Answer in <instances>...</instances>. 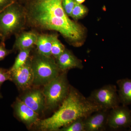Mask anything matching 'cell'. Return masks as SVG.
<instances>
[{
	"label": "cell",
	"mask_w": 131,
	"mask_h": 131,
	"mask_svg": "<svg viewBox=\"0 0 131 131\" xmlns=\"http://www.w3.org/2000/svg\"><path fill=\"white\" fill-rule=\"evenodd\" d=\"M62 0H29L24 4L27 28L38 32L56 31L69 42L79 39L83 27L70 18Z\"/></svg>",
	"instance_id": "1"
},
{
	"label": "cell",
	"mask_w": 131,
	"mask_h": 131,
	"mask_svg": "<svg viewBox=\"0 0 131 131\" xmlns=\"http://www.w3.org/2000/svg\"><path fill=\"white\" fill-rule=\"evenodd\" d=\"M100 107L70 86L68 96L51 117L39 119L34 126L39 130L58 131L59 129L80 118H85Z\"/></svg>",
	"instance_id": "2"
},
{
	"label": "cell",
	"mask_w": 131,
	"mask_h": 131,
	"mask_svg": "<svg viewBox=\"0 0 131 131\" xmlns=\"http://www.w3.org/2000/svg\"><path fill=\"white\" fill-rule=\"evenodd\" d=\"M27 28L24 5L18 1L0 12V39L5 41Z\"/></svg>",
	"instance_id": "3"
},
{
	"label": "cell",
	"mask_w": 131,
	"mask_h": 131,
	"mask_svg": "<svg viewBox=\"0 0 131 131\" xmlns=\"http://www.w3.org/2000/svg\"><path fill=\"white\" fill-rule=\"evenodd\" d=\"M32 52L30 57L34 74L33 86H44L62 72L53 57L41 55L34 48Z\"/></svg>",
	"instance_id": "4"
},
{
	"label": "cell",
	"mask_w": 131,
	"mask_h": 131,
	"mask_svg": "<svg viewBox=\"0 0 131 131\" xmlns=\"http://www.w3.org/2000/svg\"><path fill=\"white\" fill-rule=\"evenodd\" d=\"M70 86L67 71L62 72L45 85L42 91L45 98L46 109L53 110L59 107L68 96Z\"/></svg>",
	"instance_id": "5"
},
{
	"label": "cell",
	"mask_w": 131,
	"mask_h": 131,
	"mask_svg": "<svg viewBox=\"0 0 131 131\" xmlns=\"http://www.w3.org/2000/svg\"><path fill=\"white\" fill-rule=\"evenodd\" d=\"M88 98L102 110H110L121 104L118 89L114 84H106L94 90Z\"/></svg>",
	"instance_id": "6"
},
{
	"label": "cell",
	"mask_w": 131,
	"mask_h": 131,
	"mask_svg": "<svg viewBox=\"0 0 131 131\" xmlns=\"http://www.w3.org/2000/svg\"><path fill=\"white\" fill-rule=\"evenodd\" d=\"M10 72L11 81L14 83L18 89L25 91L33 86L34 74L30 55L25 64Z\"/></svg>",
	"instance_id": "7"
},
{
	"label": "cell",
	"mask_w": 131,
	"mask_h": 131,
	"mask_svg": "<svg viewBox=\"0 0 131 131\" xmlns=\"http://www.w3.org/2000/svg\"><path fill=\"white\" fill-rule=\"evenodd\" d=\"M107 126L114 129L131 127V111L127 106H118L110 110Z\"/></svg>",
	"instance_id": "8"
},
{
	"label": "cell",
	"mask_w": 131,
	"mask_h": 131,
	"mask_svg": "<svg viewBox=\"0 0 131 131\" xmlns=\"http://www.w3.org/2000/svg\"><path fill=\"white\" fill-rule=\"evenodd\" d=\"M24 91L20 99L39 115L42 114L46 109L45 98L42 90L32 88Z\"/></svg>",
	"instance_id": "9"
},
{
	"label": "cell",
	"mask_w": 131,
	"mask_h": 131,
	"mask_svg": "<svg viewBox=\"0 0 131 131\" xmlns=\"http://www.w3.org/2000/svg\"><path fill=\"white\" fill-rule=\"evenodd\" d=\"M12 106L15 116L28 129L34 126L40 119L39 118V115L19 98H16Z\"/></svg>",
	"instance_id": "10"
},
{
	"label": "cell",
	"mask_w": 131,
	"mask_h": 131,
	"mask_svg": "<svg viewBox=\"0 0 131 131\" xmlns=\"http://www.w3.org/2000/svg\"><path fill=\"white\" fill-rule=\"evenodd\" d=\"M110 110H100L84 118L85 131H102L107 126L108 117Z\"/></svg>",
	"instance_id": "11"
},
{
	"label": "cell",
	"mask_w": 131,
	"mask_h": 131,
	"mask_svg": "<svg viewBox=\"0 0 131 131\" xmlns=\"http://www.w3.org/2000/svg\"><path fill=\"white\" fill-rule=\"evenodd\" d=\"M38 32L36 31L24 30L15 35V39L12 50L13 52L34 48Z\"/></svg>",
	"instance_id": "12"
},
{
	"label": "cell",
	"mask_w": 131,
	"mask_h": 131,
	"mask_svg": "<svg viewBox=\"0 0 131 131\" xmlns=\"http://www.w3.org/2000/svg\"><path fill=\"white\" fill-rule=\"evenodd\" d=\"M55 59L62 72L68 71L73 69H82L83 68L82 61L68 49H66L63 52Z\"/></svg>",
	"instance_id": "13"
},
{
	"label": "cell",
	"mask_w": 131,
	"mask_h": 131,
	"mask_svg": "<svg viewBox=\"0 0 131 131\" xmlns=\"http://www.w3.org/2000/svg\"><path fill=\"white\" fill-rule=\"evenodd\" d=\"M52 34L38 32L35 43L36 50L39 54L47 57L52 56L51 50Z\"/></svg>",
	"instance_id": "14"
},
{
	"label": "cell",
	"mask_w": 131,
	"mask_h": 131,
	"mask_svg": "<svg viewBox=\"0 0 131 131\" xmlns=\"http://www.w3.org/2000/svg\"><path fill=\"white\" fill-rule=\"evenodd\" d=\"M117 84L120 103L124 106L131 105V79H120L117 81Z\"/></svg>",
	"instance_id": "15"
},
{
	"label": "cell",
	"mask_w": 131,
	"mask_h": 131,
	"mask_svg": "<svg viewBox=\"0 0 131 131\" xmlns=\"http://www.w3.org/2000/svg\"><path fill=\"white\" fill-rule=\"evenodd\" d=\"M34 48L24 49L20 50L15 58L14 63L9 69L10 71L15 70L25 64L30 55Z\"/></svg>",
	"instance_id": "16"
},
{
	"label": "cell",
	"mask_w": 131,
	"mask_h": 131,
	"mask_svg": "<svg viewBox=\"0 0 131 131\" xmlns=\"http://www.w3.org/2000/svg\"><path fill=\"white\" fill-rule=\"evenodd\" d=\"M66 49L65 46L58 38L57 33H52V41L51 50V56L56 59L60 56Z\"/></svg>",
	"instance_id": "17"
},
{
	"label": "cell",
	"mask_w": 131,
	"mask_h": 131,
	"mask_svg": "<svg viewBox=\"0 0 131 131\" xmlns=\"http://www.w3.org/2000/svg\"><path fill=\"white\" fill-rule=\"evenodd\" d=\"M84 118L76 120L69 125L60 128L58 131H85Z\"/></svg>",
	"instance_id": "18"
},
{
	"label": "cell",
	"mask_w": 131,
	"mask_h": 131,
	"mask_svg": "<svg viewBox=\"0 0 131 131\" xmlns=\"http://www.w3.org/2000/svg\"><path fill=\"white\" fill-rule=\"evenodd\" d=\"M88 12V9L81 4L75 2L74 7L72 10L71 17L75 20L79 19L83 17Z\"/></svg>",
	"instance_id": "19"
},
{
	"label": "cell",
	"mask_w": 131,
	"mask_h": 131,
	"mask_svg": "<svg viewBox=\"0 0 131 131\" xmlns=\"http://www.w3.org/2000/svg\"><path fill=\"white\" fill-rule=\"evenodd\" d=\"M75 0H62V6L66 14L71 16L72 10L74 7Z\"/></svg>",
	"instance_id": "20"
},
{
	"label": "cell",
	"mask_w": 131,
	"mask_h": 131,
	"mask_svg": "<svg viewBox=\"0 0 131 131\" xmlns=\"http://www.w3.org/2000/svg\"><path fill=\"white\" fill-rule=\"evenodd\" d=\"M7 81H12L11 73L9 69L0 68V90L3 83Z\"/></svg>",
	"instance_id": "21"
},
{
	"label": "cell",
	"mask_w": 131,
	"mask_h": 131,
	"mask_svg": "<svg viewBox=\"0 0 131 131\" xmlns=\"http://www.w3.org/2000/svg\"><path fill=\"white\" fill-rule=\"evenodd\" d=\"M13 52L12 50L6 49L5 41H1L0 43V61H2L7 56Z\"/></svg>",
	"instance_id": "22"
},
{
	"label": "cell",
	"mask_w": 131,
	"mask_h": 131,
	"mask_svg": "<svg viewBox=\"0 0 131 131\" xmlns=\"http://www.w3.org/2000/svg\"><path fill=\"white\" fill-rule=\"evenodd\" d=\"M18 0H0V12Z\"/></svg>",
	"instance_id": "23"
},
{
	"label": "cell",
	"mask_w": 131,
	"mask_h": 131,
	"mask_svg": "<svg viewBox=\"0 0 131 131\" xmlns=\"http://www.w3.org/2000/svg\"><path fill=\"white\" fill-rule=\"evenodd\" d=\"M29 0H18V1L20 3L24 5V4L26 3V2H27Z\"/></svg>",
	"instance_id": "24"
},
{
	"label": "cell",
	"mask_w": 131,
	"mask_h": 131,
	"mask_svg": "<svg viewBox=\"0 0 131 131\" xmlns=\"http://www.w3.org/2000/svg\"><path fill=\"white\" fill-rule=\"evenodd\" d=\"M85 0H75L76 2L80 4H82V3L84 2Z\"/></svg>",
	"instance_id": "25"
},
{
	"label": "cell",
	"mask_w": 131,
	"mask_h": 131,
	"mask_svg": "<svg viewBox=\"0 0 131 131\" xmlns=\"http://www.w3.org/2000/svg\"><path fill=\"white\" fill-rule=\"evenodd\" d=\"M3 98V96L2 94L0 93V99H2Z\"/></svg>",
	"instance_id": "26"
},
{
	"label": "cell",
	"mask_w": 131,
	"mask_h": 131,
	"mask_svg": "<svg viewBox=\"0 0 131 131\" xmlns=\"http://www.w3.org/2000/svg\"><path fill=\"white\" fill-rule=\"evenodd\" d=\"M128 131H131V127H130V128H129V129H128Z\"/></svg>",
	"instance_id": "27"
},
{
	"label": "cell",
	"mask_w": 131,
	"mask_h": 131,
	"mask_svg": "<svg viewBox=\"0 0 131 131\" xmlns=\"http://www.w3.org/2000/svg\"></svg>",
	"instance_id": "28"
}]
</instances>
